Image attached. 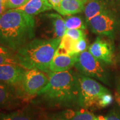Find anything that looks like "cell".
<instances>
[{"label": "cell", "mask_w": 120, "mask_h": 120, "mask_svg": "<svg viewBox=\"0 0 120 120\" xmlns=\"http://www.w3.org/2000/svg\"><path fill=\"white\" fill-rule=\"evenodd\" d=\"M47 85L36 94L51 107L79 106V84L77 73L71 70L49 72Z\"/></svg>", "instance_id": "1"}, {"label": "cell", "mask_w": 120, "mask_h": 120, "mask_svg": "<svg viewBox=\"0 0 120 120\" xmlns=\"http://www.w3.org/2000/svg\"><path fill=\"white\" fill-rule=\"evenodd\" d=\"M36 21L33 16L16 9L8 10L0 19V44L16 52L34 38Z\"/></svg>", "instance_id": "2"}, {"label": "cell", "mask_w": 120, "mask_h": 120, "mask_svg": "<svg viewBox=\"0 0 120 120\" xmlns=\"http://www.w3.org/2000/svg\"><path fill=\"white\" fill-rule=\"evenodd\" d=\"M61 39H32L20 48L15 54L19 65L26 70L35 68L49 72V64L59 46Z\"/></svg>", "instance_id": "3"}, {"label": "cell", "mask_w": 120, "mask_h": 120, "mask_svg": "<svg viewBox=\"0 0 120 120\" xmlns=\"http://www.w3.org/2000/svg\"><path fill=\"white\" fill-rule=\"evenodd\" d=\"M77 75L79 84V107L88 109H100L101 96L110 91L92 78L81 73Z\"/></svg>", "instance_id": "4"}, {"label": "cell", "mask_w": 120, "mask_h": 120, "mask_svg": "<svg viewBox=\"0 0 120 120\" xmlns=\"http://www.w3.org/2000/svg\"><path fill=\"white\" fill-rule=\"evenodd\" d=\"M75 66L81 74L112 87L111 77L105 64L94 57L88 51H84L77 55Z\"/></svg>", "instance_id": "5"}, {"label": "cell", "mask_w": 120, "mask_h": 120, "mask_svg": "<svg viewBox=\"0 0 120 120\" xmlns=\"http://www.w3.org/2000/svg\"><path fill=\"white\" fill-rule=\"evenodd\" d=\"M35 21L36 29L38 28L43 38H61L65 34L64 19L59 14L45 13L38 15Z\"/></svg>", "instance_id": "6"}, {"label": "cell", "mask_w": 120, "mask_h": 120, "mask_svg": "<svg viewBox=\"0 0 120 120\" xmlns=\"http://www.w3.org/2000/svg\"><path fill=\"white\" fill-rule=\"evenodd\" d=\"M94 34L112 37L120 29V21L113 14L106 10L87 22Z\"/></svg>", "instance_id": "7"}, {"label": "cell", "mask_w": 120, "mask_h": 120, "mask_svg": "<svg viewBox=\"0 0 120 120\" xmlns=\"http://www.w3.org/2000/svg\"><path fill=\"white\" fill-rule=\"evenodd\" d=\"M49 78L37 69H30L25 71L21 83L22 89L30 96L36 94L47 85Z\"/></svg>", "instance_id": "8"}, {"label": "cell", "mask_w": 120, "mask_h": 120, "mask_svg": "<svg viewBox=\"0 0 120 120\" xmlns=\"http://www.w3.org/2000/svg\"><path fill=\"white\" fill-rule=\"evenodd\" d=\"M88 51L105 64L112 65L115 62L112 45L100 37H97L94 42L90 45Z\"/></svg>", "instance_id": "9"}, {"label": "cell", "mask_w": 120, "mask_h": 120, "mask_svg": "<svg viewBox=\"0 0 120 120\" xmlns=\"http://www.w3.org/2000/svg\"><path fill=\"white\" fill-rule=\"evenodd\" d=\"M25 71L19 64H0V82L11 86L20 83Z\"/></svg>", "instance_id": "10"}, {"label": "cell", "mask_w": 120, "mask_h": 120, "mask_svg": "<svg viewBox=\"0 0 120 120\" xmlns=\"http://www.w3.org/2000/svg\"><path fill=\"white\" fill-rule=\"evenodd\" d=\"M78 55H55L49 64V70L51 72H58L69 70L75 66Z\"/></svg>", "instance_id": "11"}, {"label": "cell", "mask_w": 120, "mask_h": 120, "mask_svg": "<svg viewBox=\"0 0 120 120\" xmlns=\"http://www.w3.org/2000/svg\"><path fill=\"white\" fill-rule=\"evenodd\" d=\"M52 8H53L49 0H29L23 6L16 9L34 16Z\"/></svg>", "instance_id": "12"}, {"label": "cell", "mask_w": 120, "mask_h": 120, "mask_svg": "<svg viewBox=\"0 0 120 120\" xmlns=\"http://www.w3.org/2000/svg\"><path fill=\"white\" fill-rule=\"evenodd\" d=\"M18 96L11 85L0 82V107H12L18 103Z\"/></svg>", "instance_id": "13"}, {"label": "cell", "mask_w": 120, "mask_h": 120, "mask_svg": "<svg viewBox=\"0 0 120 120\" xmlns=\"http://www.w3.org/2000/svg\"><path fill=\"white\" fill-rule=\"evenodd\" d=\"M85 4L81 0H62L57 11L63 16H70L84 11Z\"/></svg>", "instance_id": "14"}, {"label": "cell", "mask_w": 120, "mask_h": 120, "mask_svg": "<svg viewBox=\"0 0 120 120\" xmlns=\"http://www.w3.org/2000/svg\"><path fill=\"white\" fill-rule=\"evenodd\" d=\"M95 117L88 109L82 108L79 110L65 109L60 113L57 118L63 120H94Z\"/></svg>", "instance_id": "15"}, {"label": "cell", "mask_w": 120, "mask_h": 120, "mask_svg": "<svg viewBox=\"0 0 120 120\" xmlns=\"http://www.w3.org/2000/svg\"><path fill=\"white\" fill-rule=\"evenodd\" d=\"M106 10V0H89L84 9L86 23L92 17Z\"/></svg>", "instance_id": "16"}, {"label": "cell", "mask_w": 120, "mask_h": 120, "mask_svg": "<svg viewBox=\"0 0 120 120\" xmlns=\"http://www.w3.org/2000/svg\"><path fill=\"white\" fill-rule=\"evenodd\" d=\"M64 19L66 29L85 30L86 28V24L79 16H68Z\"/></svg>", "instance_id": "17"}, {"label": "cell", "mask_w": 120, "mask_h": 120, "mask_svg": "<svg viewBox=\"0 0 120 120\" xmlns=\"http://www.w3.org/2000/svg\"><path fill=\"white\" fill-rule=\"evenodd\" d=\"M76 41V40H73L68 35L64 34L61 37L59 46L65 49L68 55L72 56L75 55L74 47Z\"/></svg>", "instance_id": "18"}, {"label": "cell", "mask_w": 120, "mask_h": 120, "mask_svg": "<svg viewBox=\"0 0 120 120\" xmlns=\"http://www.w3.org/2000/svg\"><path fill=\"white\" fill-rule=\"evenodd\" d=\"M0 120H34L27 115L19 112L0 114Z\"/></svg>", "instance_id": "19"}, {"label": "cell", "mask_w": 120, "mask_h": 120, "mask_svg": "<svg viewBox=\"0 0 120 120\" xmlns=\"http://www.w3.org/2000/svg\"><path fill=\"white\" fill-rule=\"evenodd\" d=\"M64 34L75 40L86 38V33L82 29H66Z\"/></svg>", "instance_id": "20"}, {"label": "cell", "mask_w": 120, "mask_h": 120, "mask_svg": "<svg viewBox=\"0 0 120 120\" xmlns=\"http://www.w3.org/2000/svg\"><path fill=\"white\" fill-rule=\"evenodd\" d=\"M113 100V96H112L111 92L105 93L102 96L100 100V102H99L100 109L109 106L112 103Z\"/></svg>", "instance_id": "21"}, {"label": "cell", "mask_w": 120, "mask_h": 120, "mask_svg": "<svg viewBox=\"0 0 120 120\" xmlns=\"http://www.w3.org/2000/svg\"><path fill=\"white\" fill-rule=\"evenodd\" d=\"M87 47L86 38H81L79 40H76L74 47L75 55H79L81 52L86 51Z\"/></svg>", "instance_id": "22"}, {"label": "cell", "mask_w": 120, "mask_h": 120, "mask_svg": "<svg viewBox=\"0 0 120 120\" xmlns=\"http://www.w3.org/2000/svg\"><path fill=\"white\" fill-rule=\"evenodd\" d=\"M29 0H5L6 7L7 10L16 9L25 4Z\"/></svg>", "instance_id": "23"}, {"label": "cell", "mask_w": 120, "mask_h": 120, "mask_svg": "<svg viewBox=\"0 0 120 120\" xmlns=\"http://www.w3.org/2000/svg\"><path fill=\"white\" fill-rule=\"evenodd\" d=\"M19 64L15 55L8 56L5 55H0V64Z\"/></svg>", "instance_id": "24"}, {"label": "cell", "mask_w": 120, "mask_h": 120, "mask_svg": "<svg viewBox=\"0 0 120 120\" xmlns=\"http://www.w3.org/2000/svg\"><path fill=\"white\" fill-rule=\"evenodd\" d=\"M106 120H120V109H112L105 117Z\"/></svg>", "instance_id": "25"}, {"label": "cell", "mask_w": 120, "mask_h": 120, "mask_svg": "<svg viewBox=\"0 0 120 120\" xmlns=\"http://www.w3.org/2000/svg\"><path fill=\"white\" fill-rule=\"evenodd\" d=\"M15 51L0 44V55H5L8 56H15Z\"/></svg>", "instance_id": "26"}, {"label": "cell", "mask_w": 120, "mask_h": 120, "mask_svg": "<svg viewBox=\"0 0 120 120\" xmlns=\"http://www.w3.org/2000/svg\"><path fill=\"white\" fill-rule=\"evenodd\" d=\"M116 85V90L115 92V99L120 109V79L118 80Z\"/></svg>", "instance_id": "27"}, {"label": "cell", "mask_w": 120, "mask_h": 120, "mask_svg": "<svg viewBox=\"0 0 120 120\" xmlns=\"http://www.w3.org/2000/svg\"><path fill=\"white\" fill-rule=\"evenodd\" d=\"M62 0H49V2L51 4L54 10L57 11L58 9V7L60 6V3H61Z\"/></svg>", "instance_id": "28"}, {"label": "cell", "mask_w": 120, "mask_h": 120, "mask_svg": "<svg viewBox=\"0 0 120 120\" xmlns=\"http://www.w3.org/2000/svg\"><path fill=\"white\" fill-rule=\"evenodd\" d=\"M7 11V10L6 7L5 0H0V15L2 16Z\"/></svg>", "instance_id": "29"}, {"label": "cell", "mask_w": 120, "mask_h": 120, "mask_svg": "<svg viewBox=\"0 0 120 120\" xmlns=\"http://www.w3.org/2000/svg\"><path fill=\"white\" fill-rule=\"evenodd\" d=\"M97 118V120H106L105 117L103 116H101V115L98 116Z\"/></svg>", "instance_id": "30"}, {"label": "cell", "mask_w": 120, "mask_h": 120, "mask_svg": "<svg viewBox=\"0 0 120 120\" xmlns=\"http://www.w3.org/2000/svg\"><path fill=\"white\" fill-rule=\"evenodd\" d=\"M81 1H83V2H85V4H86V3H87V2H88V1H89V0H81Z\"/></svg>", "instance_id": "31"}, {"label": "cell", "mask_w": 120, "mask_h": 120, "mask_svg": "<svg viewBox=\"0 0 120 120\" xmlns=\"http://www.w3.org/2000/svg\"><path fill=\"white\" fill-rule=\"evenodd\" d=\"M94 120H97V118L96 117H95V118H94Z\"/></svg>", "instance_id": "32"}, {"label": "cell", "mask_w": 120, "mask_h": 120, "mask_svg": "<svg viewBox=\"0 0 120 120\" xmlns=\"http://www.w3.org/2000/svg\"><path fill=\"white\" fill-rule=\"evenodd\" d=\"M61 120V119H59V118H57L56 120Z\"/></svg>", "instance_id": "33"}, {"label": "cell", "mask_w": 120, "mask_h": 120, "mask_svg": "<svg viewBox=\"0 0 120 120\" xmlns=\"http://www.w3.org/2000/svg\"><path fill=\"white\" fill-rule=\"evenodd\" d=\"M1 15H0V19H1Z\"/></svg>", "instance_id": "34"}]
</instances>
